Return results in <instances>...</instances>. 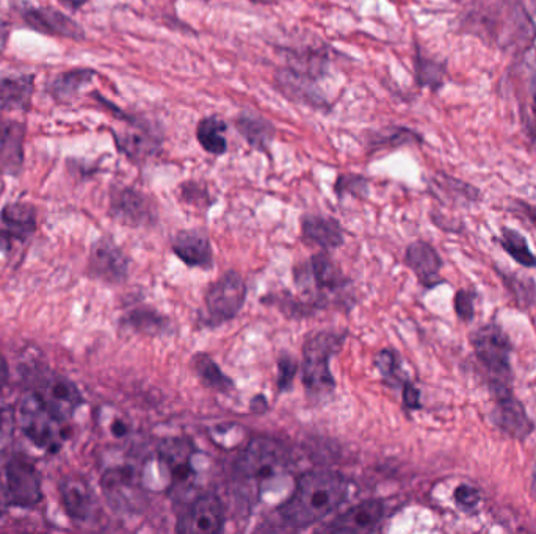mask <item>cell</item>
<instances>
[{
    "label": "cell",
    "instance_id": "1",
    "mask_svg": "<svg viewBox=\"0 0 536 534\" xmlns=\"http://www.w3.org/2000/svg\"><path fill=\"white\" fill-rule=\"evenodd\" d=\"M460 30L502 52L522 55L535 47L536 24L524 0H472Z\"/></svg>",
    "mask_w": 536,
    "mask_h": 534
},
{
    "label": "cell",
    "instance_id": "2",
    "mask_svg": "<svg viewBox=\"0 0 536 534\" xmlns=\"http://www.w3.org/2000/svg\"><path fill=\"white\" fill-rule=\"evenodd\" d=\"M347 491L341 473L312 470L297 481L294 494L279 508V516L290 527L306 528L341 506Z\"/></svg>",
    "mask_w": 536,
    "mask_h": 534
},
{
    "label": "cell",
    "instance_id": "3",
    "mask_svg": "<svg viewBox=\"0 0 536 534\" xmlns=\"http://www.w3.org/2000/svg\"><path fill=\"white\" fill-rule=\"evenodd\" d=\"M345 342V334L337 332H317L309 337L303 348V384L309 397L316 400L333 394L334 378L331 375L330 361Z\"/></svg>",
    "mask_w": 536,
    "mask_h": 534
},
{
    "label": "cell",
    "instance_id": "4",
    "mask_svg": "<svg viewBox=\"0 0 536 534\" xmlns=\"http://www.w3.org/2000/svg\"><path fill=\"white\" fill-rule=\"evenodd\" d=\"M290 453L272 437H258L248 444L236 464L243 481L254 484L262 492L265 484L281 477L289 469Z\"/></svg>",
    "mask_w": 536,
    "mask_h": 534
},
{
    "label": "cell",
    "instance_id": "5",
    "mask_svg": "<svg viewBox=\"0 0 536 534\" xmlns=\"http://www.w3.org/2000/svg\"><path fill=\"white\" fill-rule=\"evenodd\" d=\"M472 348L480 364L489 373V383L511 384L515 373L511 365L513 343L499 323H488L472 332Z\"/></svg>",
    "mask_w": 536,
    "mask_h": 534
},
{
    "label": "cell",
    "instance_id": "6",
    "mask_svg": "<svg viewBox=\"0 0 536 534\" xmlns=\"http://www.w3.org/2000/svg\"><path fill=\"white\" fill-rule=\"evenodd\" d=\"M489 392L494 398V408L488 414L489 422L510 439L526 441L536 425L527 414L526 406L515 397L511 384L489 383Z\"/></svg>",
    "mask_w": 536,
    "mask_h": 534
},
{
    "label": "cell",
    "instance_id": "7",
    "mask_svg": "<svg viewBox=\"0 0 536 534\" xmlns=\"http://www.w3.org/2000/svg\"><path fill=\"white\" fill-rule=\"evenodd\" d=\"M21 428L27 439L38 448L58 452L62 447V423L55 419L37 394L27 395L19 409Z\"/></svg>",
    "mask_w": 536,
    "mask_h": 534
},
{
    "label": "cell",
    "instance_id": "8",
    "mask_svg": "<svg viewBox=\"0 0 536 534\" xmlns=\"http://www.w3.org/2000/svg\"><path fill=\"white\" fill-rule=\"evenodd\" d=\"M8 502L16 508H35L43 500L40 472L26 456L15 455L5 466Z\"/></svg>",
    "mask_w": 536,
    "mask_h": 534
},
{
    "label": "cell",
    "instance_id": "9",
    "mask_svg": "<svg viewBox=\"0 0 536 534\" xmlns=\"http://www.w3.org/2000/svg\"><path fill=\"white\" fill-rule=\"evenodd\" d=\"M116 118L131 126L123 134L113 132L116 148L120 149L121 154L134 163L146 162L156 156L162 148V135L157 127L148 123L145 118H138L129 113L121 112Z\"/></svg>",
    "mask_w": 536,
    "mask_h": 534
},
{
    "label": "cell",
    "instance_id": "10",
    "mask_svg": "<svg viewBox=\"0 0 536 534\" xmlns=\"http://www.w3.org/2000/svg\"><path fill=\"white\" fill-rule=\"evenodd\" d=\"M18 13L29 29L49 35V37L68 38L73 41H84L87 33L79 22L69 18L54 7H35L29 2L18 5Z\"/></svg>",
    "mask_w": 536,
    "mask_h": 534
},
{
    "label": "cell",
    "instance_id": "11",
    "mask_svg": "<svg viewBox=\"0 0 536 534\" xmlns=\"http://www.w3.org/2000/svg\"><path fill=\"white\" fill-rule=\"evenodd\" d=\"M247 287L236 271H228L206 292L207 314L214 323H225L239 314L245 303Z\"/></svg>",
    "mask_w": 536,
    "mask_h": 534
},
{
    "label": "cell",
    "instance_id": "12",
    "mask_svg": "<svg viewBox=\"0 0 536 534\" xmlns=\"http://www.w3.org/2000/svg\"><path fill=\"white\" fill-rule=\"evenodd\" d=\"M60 423L69 422L84 398L76 384L57 375H44L37 379L35 392Z\"/></svg>",
    "mask_w": 536,
    "mask_h": 534
},
{
    "label": "cell",
    "instance_id": "13",
    "mask_svg": "<svg viewBox=\"0 0 536 534\" xmlns=\"http://www.w3.org/2000/svg\"><path fill=\"white\" fill-rule=\"evenodd\" d=\"M225 508L214 494L193 498L179 517L176 531L184 534H217L225 527Z\"/></svg>",
    "mask_w": 536,
    "mask_h": 534
},
{
    "label": "cell",
    "instance_id": "14",
    "mask_svg": "<svg viewBox=\"0 0 536 534\" xmlns=\"http://www.w3.org/2000/svg\"><path fill=\"white\" fill-rule=\"evenodd\" d=\"M275 83L279 93H283L290 101L309 105L312 109H328V101L320 90L319 79L305 71L284 66L276 71Z\"/></svg>",
    "mask_w": 536,
    "mask_h": 534
},
{
    "label": "cell",
    "instance_id": "15",
    "mask_svg": "<svg viewBox=\"0 0 536 534\" xmlns=\"http://www.w3.org/2000/svg\"><path fill=\"white\" fill-rule=\"evenodd\" d=\"M26 123L0 115V176L18 177L26 162Z\"/></svg>",
    "mask_w": 536,
    "mask_h": 534
},
{
    "label": "cell",
    "instance_id": "16",
    "mask_svg": "<svg viewBox=\"0 0 536 534\" xmlns=\"http://www.w3.org/2000/svg\"><path fill=\"white\" fill-rule=\"evenodd\" d=\"M195 448L192 442L181 437L165 439L159 447V461L167 470L173 488L184 489L195 483L196 470L193 467Z\"/></svg>",
    "mask_w": 536,
    "mask_h": 534
},
{
    "label": "cell",
    "instance_id": "17",
    "mask_svg": "<svg viewBox=\"0 0 536 534\" xmlns=\"http://www.w3.org/2000/svg\"><path fill=\"white\" fill-rule=\"evenodd\" d=\"M521 60L513 69L518 88L519 110L527 135L536 141V51L532 47L526 54L519 55Z\"/></svg>",
    "mask_w": 536,
    "mask_h": 534
},
{
    "label": "cell",
    "instance_id": "18",
    "mask_svg": "<svg viewBox=\"0 0 536 534\" xmlns=\"http://www.w3.org/2000/svg\"><path fill=\"white\" fill-rule=\"evenodd\" d=\"M110 213L115 220L134 228L153 223L156 218L151 199L132 187L113 188L110 196Z\"/></svg>",
    "mask_w": 536,
    "mask_h": 534
},
{
    "label": "cell",
    "instance_id": "19",
    "mask_svg": "<svg viewBox=\"0 0 536 534\" xmlns=\"http://www.w3.org/2000/svg\"><path fill=\"white\" fill-rule=\"evenodd\" d=\"M102 491L116 511H134L140 505V483L132 467L107 470L102 477Z\"/></svg>",
    "mask_w": 536,
    "mask_h": 534
},
{
    "label": "cell",
    "instance_id": "20",
    "mask_svg": "<svg viewBox=\"0 0 536 534\" xmlns=\"http://www.w3.org/2000/svg\"><path fill=\"white\" fill-rule=\"evenodd\" d=\"M129 260L112 240H99L91 249L90 273L109 284H120L127 278Z\"/></svg>",
    "mask_w": 536,
    "mask_h": 534
},
{
    "label": "cell",
    "instance_id": "21",
    "mask_svg": "<svg viewBox=\"0 0 536 534\" xmlns=\"http://www.w3.org/2000/svg\"><path fill=\"white\" fill-rule=\"evenodd\" d=\"M35 94V74L0 73V110L29 112Z\"/></svg>",
    "mask_w": 536,
    "mask_h": 534
},
{
    "label": "cell",
    "instance_id": "22",
    "mask_svg": "<svg viewBox=\"0 0 536 534\" xmlns=\"http://www.w3.org/2000/svg\"><path fill=\"white\" fill-rule=\"evenodd\" d=\"M384 506L380 500H367L348 509L347 513L333 520L326 527L331 533H369L374 531L381 522Z\"/></svg>",
    "mask_w": 536,
    "mask_h": 534
},
{
    "label": "cell",
    "instance_id": "23",
    "mask_svg": "<svg viewBox=\"0 0 536 534\" xmlns=\"http://www.w3.org/2000/svg\"><path fill=\"white\" fill-rule=\"evenodd\" d=\"M405 260L406 265L414 271V275L421 281L422 286L433 289L441 284L442 260L438 251L430 243L422 242V240L411 243L406 249Z\"/></svg>",
    "mask_w": 536,
    "mask_h": 534
},
{
    "label": "cell",
    "instance_id": "24",
    "mask_svg": "<svg viewBox=\"0 0 536 534\" xmlns=\"http://www.w3.org/2000/svg\"><path fill=\"white\" fill-rule=\"evenodd\" d=\"M173 251L189 267L209 268L212 265V248L203 231H182L176 235Z\"/></svg>",
    "mask_w": 536,
    "mask_h": 534
},
{
    "label": "cell",
    "instance_id": "25",
    "mask_svg": "<svg viewBox=\"0 0 536 534\" xmlns=\"http://www.w3.org/2000/svg\"><path fill=\"white\" fill-rule=\"evenodd\" d=\"M63 508L66 514L77 522H85L93 511V494L87 481L80 477H68L60 484Z\"/></svg>",
    "mask_w": 536,
    "mask_h": 534
},
{
    "label": "cell",
    "instance_id": "26",
    "mask_svg": "<svg viewBox=\"0 0 536 534\" xmlns=\"http://www.w3.org/2000/svg\"><path fill=\"white\" fill-rule=\"evenodd\" d=\"M96 77L95 69L74 68L63 71L48 83V94L57 104H69Z\"/></svg>",
    "mask_w": 536,
    "mask_h": 534
},
{
    "label": "cell",
    "instance_id": "27",
    "mask_svg": "<svg viewBox=\"0 0 536 534\" xmlns=\"http://www.w3.org/2000/svg\"><path fill=\"white\" fill-rule=\"evenodd\" d=\"M301 232L306 242L322 246L325 249L339 248L344 243L341 224L331 218L306 215L301 220Z\"/></svg>",
    "mask_w": 536,
    "mask_h": 534
},
{
    "label": "cell",
    "instance_id": "28",
    "mask_svg": "<svg viewBox=\"0 0 536 534\" xmlns=\"http://www.w3.org/2000/svg\"><path fill=\"white\" fill-rule=\"evenodd\" d=\"M234 124L239 134L247 140L248 145L258 151L267 152L272 141L275 140V126L258 113H240Z\"/></svg>",
    "mask_w": 536,
    "mask_h": 534
},
{
    "label": "cell",
    "instance_id": "29",
    "mask_svg": "<svg viewBox=\"0 0 536 534\" xmlns=\"http://www.w3.org/2000/svg\"><path fill=\"white\" fill-rule=\"evenodd\" d=\"M5 231L15 240H26L37 231V209L29 203H10L0 213Z\"/></svg>",
    "mask_w": 536,
    "mask_h": 534
},
{
    "label": "cell",
    "instance_id": "30",
    "mask_svg": "<svg viewBox=\"0 0 536 534\" xmlns=\"http://www.w3.org/2000/svg\"><path fill=\"white\" fill-rule=\"evenodd\" d=\"M306 281L314 282L319 290H337L345 286V278L341 270L334 264L330 256L319 254L312 257L311 264L303 270Z\"/></svg>",
    "mask_w": 536,
    "mask_h": 534
},
{
    "label": "cell",
    "instance_id": "31",
    "mask_svg": "<svg viewBox=\"0 0 536 534\" xmlns=\"http://www.w3.org/2000/svg\"><path fill=\"white\" fill-rule=\"evenodd\" d=\"M228 124L218 116H206L196 127V138L200 141L201 148L212 156H223L228 151V141L225 132Z\"/></svg>",
    "mask_w": 536,
    "mask_h": 534
},
{
    "label": "cell",
    "instance_id": "32",
    "mask_svg": "<svg viewBox=\"0 0 536 534\" xmlns=\"http://www.w3.org/2000/svg\"><path fill=\"white\" fill-rule=\"evenodd\" d=\"M496 271L500 281L504 282L505 289L508 290L521 311H527L536 303V284L530 276L507 273L500 268H496Z\"/></svg>",
    "mask_w": 536,
    "mask_h": 534
},
{
    "label": "cell",
    "instance_id": "33",
    "mask_svg": "<svg viewBox=\"0 0 536 534\" xmlns=\"http://www.w3.org/2000/svg\"><path fill=\"white\" fill-rule=\"evenodd\" d=\"M411 143H422V137L408 127H388L367 134V146L372 151L380 148H397Z\"/></svg>",
    "mask_w": 536,
    "mask_h": 534
},
{
    "label": "cell",
    "instance_id": "34",
    "mask_svg": "<svg viewBox=\"0 0 536 534\" xmlns=\"http://www.w3.org/2000/svg\"><path fill=\"white\" fill-rule=\"evenodd\" d=\"M499 243L505 253L513 257L515 262H518L522 267H536V256L532 253V249L529 248V242H527L524 235L519 234L515 229L502 228Z\"/></svg>",
    "mask_w": 536,
    "mask_h": 534
},
{
    "label": "cell",
    "instance_id": "35",
    "mask_svg": "<svg viewBox=\"0 0 536 534\" xmlns=\"http://www.w3.org/2000/svg\"><path fill=\"white\" fill-rule=\"evenodd\" d=\"M414 69H416V82L419 83V87L438 91L444 85L446 65L425 57L419 49L414 57Z\"/></svg>",
    "mask_w": 536,
    "mask_h": 534
},
{
    "label": "cell",
    "instance_id": "36",
    "mask_svg": "<svg viewBox=\"0 0 536 534\" xmlns=\"http://www.w3.org/2000/svg\"><path fill=\"white\" fill-rule=\"evenodd\" d=\"M193 369L207 387L220 390V392H225L232 387L231 379L221 372L220 367L207 354H196L193 358Z\"/></svg>",
    "mask_w": 536,
    "mask_h": 534
},
{
    "label": "cell",
    "instance_id": "37",
    "mask_svg": "<svg viewBox=\"0 0 536 534\" xmlns=\"http://www.w3.org/2000/svg\"><path fill=\"white\" fill-rule=\"evenodd\" d=\"M126 323L135 331L151 334V336L167 334L170 331V322L167 318L160 315L159 312L151 311V309H137V311L131 312L126 318Z\"/></svg>",
    "mask_w": 536,
    "mask_h": 534
},
{
    "label": "cell",
    "instance_id": "38",
    "mask_svg": "<svg viewBox=\"0 0 536 534\" xmlns=\"http://www.w3.org/2000/svg\"><path fill=\"white\" fill-rule=\"evenodd\" d=\"M435 185L452 198V201H458L461 204H474L480 199L479 188L472 187L466 182L458 181L455 177L438 174L435 177Z\"/></svg>",
    "mask_w": 536,
    "mask_h": 534
},
{
    "label": "cell",
    "instance_id": "39",
    "mask_svg": "<svg viewBox=\"0 0 536 534\" xmlns=\"http://www.w3.org/2000/svg\"><path fill=\"white\" fill-rule=\"evenodd\" d=\"M378 369L386 383L395 384V386H403L408 381L405 373H403L402 365H400L397 354L391 350H384L378 354L377 358Z\"/></svg>",
    "mask_w": 536,
    "mask_h": 534
},
{
    "label": "cell",
    "instance_id": "40",
    "mask_svg": "<svg viewBox=\"0 0 536 534\" xmlns=\"http://www.w3.org/2000/svg\"><path fill=\"white\" fill-rule=\"evenodd\" d=\"M334 190L339 196H364L367 193V181L358 174H342L337 179Z\"/></svg>",
    "mask_w": 536,
    "mask_h": 534
},
{
    "label": "cell",
    "instance_id": "41",
    "mask_svg": "<svg viewBox=\"0 0 536 534\" xmlns=\"http://www.w3.org/2000/svg\"><path fill=\"white\" fill-rule=\"evenodd\" d=\"M475 296L474 292L468 289L458 290L457 295L453 298V306H455V314L460 318L461 322L471 323L475 317Z\"/></svg>",
    "mask_w": 536,
    "mask_h": 534
},
{
    "label": "cell",
    "instance_id": "42",
    "mask_svg": "<svg viewBox=\"0 0 536 534\" xmlns=\"http://www.w3.org/2000/svg\"><path fill=\"white\" fill-rule=\"evenodd\" d=\"M453 500L457 503L458 508L466 513H471L477 506H479L482 495H480L479 489L471 484H460L455 492H453Z\"/></svg>",
    "mask_w": 536,
    "mask_h": 534
},
{
    "label": "cell",
    "instance_id": "43",
    "mask_svg": "<svg viewBox=\"0 0 536 534\" xmlns=\"http://www.w3.org/2000/svg\"><path fill=\"white\" fill-rule=\"evenodd\" d=\"M278 387L281 392H287L294 383L295 373L298 370V364L290 356H283L278 361Z\"/></svg>",
    "mask_w": 536,
    "mask_h": 534
},
{
    "label": "cell",
    "instance_id": "44",
    "mask_svg": "<svg viewBox=\"0 0 536 534\" xmlns=\"http://www.w3.org/2000/svg\"><path fill=\"white\" fill-rule=\"evenodd\" d=\"M182 199L190 204H204L207 201V192L196 182H185L181 187Z\"/></svg>",
    "mask_w": 536,
    "mask_h": 534
},
{
    "label": "cell",
    "instance_id": "45",
    "mask_svg": "<svg viewBox=\"0 0 536 534\" xmlns=\"http://www.w3.org/2000/svg\"><path fill=\"white\" fill-rule=\"evenodd\" d=\"M402 387L403 405H405V408L410 409V411H417V409H421V392H419V389H417V387H414L413 384L410 383V381H406V383L403 384Z\"/></svg>",
    "mask_w": 536,
    "mask_h": 534
},
{
    "label": "cell",
    "instance_id": "46",
    "mask_svg": "<svg viewBox=\"0 0 536 534\" xmlns=\"http://www.w3.org/2000/svg\"><path fill=\"white\" fill-rule=\"evenodd\" d=\"M513 210L515 212L521 213L522 217L527 218L530 224H532L533 229L536 231V207L530 206L529 203H524V201H515L513 203Z\"/></svg>",
    "mask_w": 536,
    "mask_h": 534
},
{
    "label": "cell",
    "instance_id": "47",
    "mask_svg": "<svg viewBox=\"0 0 536 534\" xmlns=\"http://www.w3.org/2000/svg\"><path fill=\"white\" fill-rule=\"evenodd\" d=\"M10 33V24L5 21H0V57L4 55L5 49H7L8 40H10Z\"/></svg>",
    "mask_w": 536,
    "mask_h": 534
},
{
    "label": "cell",
    "instance_id": "48",
    "mask_svg": "<svg viewBox=\"0 0 536 534\" xmlns=\"http://www.w3.org/2000/svg\"><path fill=\"white\" fill-rule=\"evenodd\" d=\"M110 431H112V434L115 437H124L129 434V426H127V423H124L123 420H113L112 426H110Z\"/></svg>",
    "mask_w": 536,
    "mask_h": 534
},
{
    "label": "cell",
    "instance_id": "49",
    "mask_svg": "<svg viewBox=\"0 0 536 534\" xmlns=\"http://www.w3.org/2000/svg\"><path fill=\"white\" fill-rule=\"evenodd\" d=\"M7 506H10V502H8L7 486H5L4 480H2V475H0V513H2Z\"/></svg>",
    "mask_w": 536,
    "mask_h": 534
},
{
    "label": "cell",
    "instance_id": "50",
    "mask_svg": "<svg viewBox=\"0 0 536 534\" xmlns=\"http://www.w3.org/2000/svg\"><path fill=\"white\" fill-rule=\"evenodd\" d=\"M8 381V365L5 361L4 356L0 354V389L7 384Z\"/></svg>",
    "mask_w": 536,
    "mask_h": 534
},
{
    "label": "cell",
    "instance_id": "51",
    "mask_svg": "<svg viewBox=\"0 0 536 534\" xmlns=\"http://www.w3.org/2000/svg\"><path fill=\"white\" fill-rule=\"evenodd\" d=\"M65 7H68L69 10L77 11L79 8L84 7L87 4L88 0H60Z\"/></svg>",
    "mask_w": 536,
    "mask_h": 534
},
{
    "label": "cell",
    "instance_id": "52",
    "mask_svg": "<svg viewBox=\"0 0 536 534\" xmlns=\"http://www.w3.org/2000/svg\"><path fill=\"white\" fill-rule=\"evenodd\" d=\"M532 495H533V498H535V503H536V467L535 469H533V473H532Z\"/></svg>",
    "mask_w": 536,
    "mask_h": 534
},
{
    "label": "cell",
    "instance_id": "53",
    "mask_svg": "<svg viewBox=\"0 0 536 534\" xmlns=\"http://www.w3.org/2000/svg\"><path fill=\"white\" fill-rule=\"evenodd\" d=\"M2 420H4V417H2V409H0V425H2Z\"/></svg>",
    "mask_w": 536,
    "mask_h": 534
},
{
    "label": "cell",
    "instance_id": "54",
    "mask_svg": "<svg viewBox=\"0 0 536 534\" xmlns=\"http://www.w3.org/2000/svg\"><path fill=\"white\" fill-rule=\"evenodd\" d=\"M533 2H535V5H536V0H533Z\"/></svg>",
    "mask_w": 536,
    "mask_h": 534
}]
</instances>
